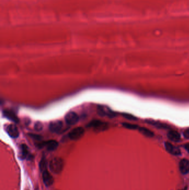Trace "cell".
I'll return each instance as SVG.
<instances>
[{
	"label": "cell",
	"instance_id": "6da1fadb",
	"mask_svg": "<svg viewBox=\"0 0 189 190\" xmlns=\"http://www.w3.org/2000/svg\"><path fill=\"white\" fill-rule=\"evenodd\" d=\"M64 162L61 157H54L52 158L49 164V170L54 174H60L63 170Z\"/></svg>",
	"mask_w": 189,
	"mask_h": 190
},
{
	"label": "cell",
	"instance_id": "7a4b0ae2",
	"mask_svg": "<svg viewBox=\"0 0 189 190\" xmlns=\"http://www.w3.org/2000/svg\"><path fill=\"white\" fill-rule=\"evenodd\" d=\"M84 132V129L83 127H77L69 132L68 137L72 140H78L83 137Z\"/></svg>",
	"mask_w": 189,
	"mask_h": 190
},
{
	"label": "cell",
	"instance_id": "3957f363",
	"mask_svg": "<svg viewBox=\"0 0 189 190\" xmlns=\"http://www.w3.org/2000/svg\"><path fill=\"white\" fill-rule=\"evenodd\" d=\"M97 112L98 115L102 117H113L115 116V114L106 106L98 105L97 107Z\"/></svg>",
	"mask_w": 189,
	"mask_h": 190
},
{
	"label": "cell",
	"instance_id": "277c9868",
	"mask_svg": "<svg viewBox=\"0 0 189 190\" xmlns=\"http://www.w3.org/2000/svg\"><path fill=\"white\" fill-rule=\"evenodd\" d=\"M65 121L69 125H74L77 123L79 117L74 112H69L65 116Z\"/></svg>",
	"mask_w": 189,
	"mask_h": 190
},
{
	"label": "cell",
	"instance_id": "5b68a950",
	"mask_svg": "<svg viewBox=\"0 0 189 190\" xmlns=\"http://www.w3.org/2000/svg\"><path fill=\"white\" fill-rule=\"evenodd\" d=\"M63 122L60 120H55L50 122L49 125V130L53 133L58 134L63 129Z\"/></svg>",
	"mask_w": 189,
	"mask_h": 190
},
{
	"label": "cell",
	"instance_id": "8992f818",
	"mask_svg": "<svg viewBox=\"0 0 189 190\" xmlns=\"http://www.w3.org/2000/svg\"><path fill=\"white\" fill-rule=\"evenodd\" d=\"M58 145H59V144L57 141H56L55 140H49V141H47L46 142L41 143L38 144V146L40 148L46 147L48 151H54L55 149H57V147H58Z\"/></svg>",
	"mask_w": 189,
	"mask_h": 190
},
{
	"label": "cell",
	"instance_id": "52a82bcc",
	"mask_svg": "<svg viewBox=\"0 0 189 190\" xmlns=\"http://www.w3.org/2000/svg\"><path fill=\"white\" fill-rule=\"evenodd\" d=\"M6 131L9 136L14 138H17L20 135L19 130L14 124H10L8 125L6 128Z\"/></svg>",
	"mask_w": 189,
	"mask_h": 190
},
{
	"label": "cell",
	"instance_id": "ba28073f",
	"mask_svg": "<svg viewBox=\"0 0 189 190\" xmlns=\"http://www.w3.org/2000/svg\"><path fill=\"white\" fill-rule=\"evenodd\" d=\"M165 147L166 150L173 155L177 156L181 154V151L179 148L169 142H165Z\"/></svg>",
	"mask_w": 189,
	"mask_h": 190
},
{
	"label": "cell",
	"instance_id": "9c48e42d",
	"mask_svg": "<svg viewBox=\"0 0 189 190\" xmlns=\"http://www.w3.org/2000/svg\"><path fill=\"white\" fill-rule=\"evenodd\" d=\"M42 178L43 182L47 187L52 186L54 183L53 177L47 170H46L45 171L42 172Z\"/></svg>",
	"mask_w": 189,
	"mask_h": 190
},
{
	"label": "cell",
	"instance_id": "30bf717a",
	"mask_svg": "<svg viewBox=\"0 0 189 190\" xmlns=\"http://www.w3.org/2000/svg\"><path fill=\"white\" fill-rule=\"evenodd\" d=\"M88 127L94 128L97 129L104 130V129H107L108 126H107V124L105 123L101 122L99 120H94V121H93L90 122L88 124Z\"/></svg>",
	"mask_w": 189,
	"mask_h": 190
},
{
	"label": "cell",
	"instance_id": "8fae6325",
	"mask_svg": "<svg viewBox=\"0 0 189 190\" xmlns=\"http://www.w3.org/2000/svg\"><path fill=\"white\" fill-rule=\"evenodd\" d=\"M179 169L182 174L186 175L189 172V161L187 159H182L179 163Z\"/></svg>",
	"mask_w": 189,
	"mask_h": 190
},
{
	"label": "cell",
	"instance_id": "7c38bea8",
	"mask_svg": "<svg viewBox=\"0 0 189 190\" xmlns=\"http://www.w3.org/2000/svg\"><path fill=\"white\" fill-rule=\"evenodd\" d=\"M168 138L171 141L177 142L180 141L181 139V135L180 134L176 131L174 130H171L169 131L168 133Z\"/></svg>",
	"mask_w": 189,
	"mask_h": 190
},
{
	"label": "cell",
	"instance_id": "4fadbf2b",
	"mask_svg": "<svg viewBox=\"0 0 189 190\" xmlns=\"http://www.w3.org/2000/svg\"><path fill=\"white\" fill-rule=\"evenodd\" d=\"M3 115L5 116L7 118L13 122L18 123L19 122V120L17 116L14 113L13 111L11 110H5L3 111Z\"/></svg>",
	"mask_w": 189,
	"mask_h": 190
},
{
	"label": "cell",
	"instance_id": "5bb4252c",
	"mask_svg": "<svg viewBox=\"0 0 189 190\" xmlns=\"http://www.w3.org/2000/svg\"><path fill=\"white\" fill-rule=\"evenodd\" d=\"M29 154L28 151V148L27 145L25 144H22L20 146V154H19V157L21 160H24L26 158Z\"/></svg>",
	"mask_w": 189,
	"mask_h": 190
},
{
	"label": "cell",
	"instance_id": "9a60e30c",
	"mask_svg": "<svg viewBox=\"0 0 189 190\" xmlns=\"http://www.w3.org/2000/svg\"><path fill=\"white\" fill-rule=\"evenodd\" d=\"M139 132H140L142 135L144 136L148 137H153L154 136V134L153 131H151L150 129H148L145 127H139Z\"/></svg>",
	"mask_w": 189,
	"mask_h": 190
},
{
	"label": "cell",
	"instance_id": "2e32d148",
	"mask_svg": "<svg viewBox=\"0 0 189 190\" xmlns=\"http://www.w3.org/2000/svg\"><path fill=\"white\" fill-rule=\"evenodd\" d=\"M40 169L42 172H43L46 170H47V162L46 157L43 156L41 158V161L40 162Z\"/></svg>",
	"mask_w": 189,
	"mask_h": 190
},
{
	"label": "cell",
	"instance_id": "e0dca14e",
	"mask_svg": "<svg viewBox=\"0 0 189 190\" xmlns=\"http://www.w3.org/2000/svg\"><path fill=\"white\" fill-rule=\"evenodd\" d=\"M123 126L124 127L127 129H139V126L137 125H135V124H133V123H123Z\"/></svg>",
	"mask_w": 189,
	"mask_h": 190
},
{
	"label": "cell",
	"instance_id": "ac0fdd59",
	"mask_svg": "<svg viewBox=\"0 0 189 190\" xmlns=\"http://www.w3.org/2000/svg\"><path fill=\"white\" fill-rule=\"evenodd\" d=\"M122 116L124 118L128 120H130V121H135V120H137V118L135 117L134 116L132 115L131 114H126V113H124V114H122Z\"/></svg>",
	"mask_w": 189,
	"mask_h": 190
},
{
	"label": "cell",
	"instance_id": "d6986e66",
	"mask_svg": "<svg viewBox=\"0 0 189 190\" xmlns=\"http://www.w3.org/2000/svg\"><path fill=\"white\" fill-rule=\"evenodd\" d=\"M34 128L37 131H41L43 128V125L42 122L38 121L34 124Z\"/></svg>",
	"mask_w": 189,
	"mask_h": 190
},
{
	"label": "cell",
	"instance_id": "ffe728a7",
	"mask_svg": "<svg viewBox=\"0 0 189 190\" xmlns=\"http://www.w3.org/2000/svg\"><path fill=\"white\" fill-rule=\"evenodd\" d=\"M153 125H154L155 127L159 128V129H166L167 126L166 125L163 124L162 123H159V122H153L151 123Z\"/></svg>",
	"mask_w": 189,
	"mask_h": 190
},
{
	"label": "cell",
	"instance_id": "44dd1931",
	"mask_svg": "<svg viewBox=\"0 0 189 190\" xmlns=\"http://www.w3.org/2000/svg\"><path fill=\"white\" fill-rule=\"evenodd\" d=\"M184 137L186 138V139H189V129H186L184 134Z\"/></svg>",
	"mask_w": 189,
	"mask_h": 190
},
{
	"label": "cell",
	"instance_id": "7402d4cb",
	"mask_svg": "<svg viewBox=\"0 0 189 190\" xmlns=\"http://www.w3.org/2000/svg\"><path fill=\"white\" fill-rule=\"evenodd\" d=\"M31 135V136H32L33 138H35V139L37 140H41V136L37 135Z\"/></svg>",
	"mask_w": 189,
	"mask_h": 190
},
{
	"label": "cell",
	"instance_id": "603a6c76",
	"mask_svg": "<svg viewBox=\"0 0 189 190\" xmlns=\"http://www.w3.org/2000/svg\"><path fill=\"white\" fill-rule=\"evenodd\" d=\"M184 147H185V149H186V150L188 152H189V143H186V144L184 146Z\"/></svg>",
	"mask_w": 189,
	"mask_h": 190
},
{
	"label": "cell",
	"instance_id": "cb8c5ba5",
	"mask_svg": "<svg viewBox=\"0 0 189 190\" xmlns=\"http://www.w3.org/2000/svg\"><path fill=\"white\" fill-rule=\"evenodd\" d=\"M181 190H187V187H186V188H185V189H184Z\"/></svg>",
	"mask_w": 189,
	"mask_h": 190
},
{
	"label": "cell",
	"instance_id": "d4e9b609",
	"mask_svg": "<svg viewBox=\"0 0 189 190\" xmlns=\"http://www.w3.org/2000/svg\"></svg>",
	"mask_w": 189,
	"mask_h": 190
}]
</instances>
